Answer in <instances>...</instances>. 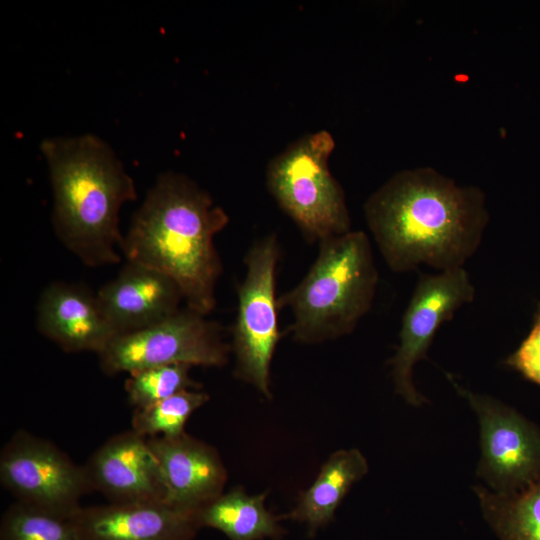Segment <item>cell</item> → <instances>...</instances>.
I'll return each mask as SVG.
<instances>
[{
  "label": "cell",
  "instance_id": "1",
  "mask_svg": "<svg viewBox=\"0 0 540 540\" xmlns=\"http://www.w3.org/2000/svg\"><path fill=\"white\" fill-rule=\"evenodd\" d=\"M363 209L380 254L396 273L422 265L439 272L463 268L489 222L480 188L458 185L430 167L393 174Z\"/></svg>",
  "mask_w": 540,
  "mask_h": 540
},
{
  "label": "cell",
  "instance_id": "2",
  "mask_svg": "<svg viewBox=\"0 0 540 540\" xmlns=\"http://www.w3.org/2000/svg\"><path fill=\"white\" fill-rule=\"evenodd\" d=\"M228 223L227 212L194 180L165 172L133 215L121 253L169 276L186 306L208 315L223 270L214 238Z\"/></svg>",
  "mask_w": 540,
  "mask_h": 540
},
{
  "label": "cell",
  "instance_id": "3",
  "mask_svg": "<svg viewBox=\"0 0 540 540\" xmlns=\"http://www.w3.org/2000/svg\"><path fill=\"white\" fill-rule=\"evenodd\" d=\"M40 150L49 170L58 239L86 266L118 263L124 237L119 212L137 198L122 162L93 134L46 138Z\"/></svg>",
  "mask_w": 540,
  "mask_h": 540
},
{
  "label": "cell",
  "instance_id": "4",
  "mask_svg": "<svg viewBox=\"0 0 540 540\" xmlns=\"http://www.w3.org/2000/svg\"><path fill=\"white\" fill-rule=\"evenodd\" d=\"M303 279L278 297L290 310L288 331L301 344H320L351 334L370 311L378 285L371 242L363 231L320 241Z\"/></svg>",
  "mask_w": 540,
  "mask_h": 540
},
{
  "label": "cell",
  "instance_id": "5",
  "mask_svg": "<svg viewBox=\"0 0 540 540\" xmlns=\"http://www.w3.org/2000/svg\"><path fill=\"white\" fill-rule=\"evenodd\" d=\"M334 149L335 140L327 130L307 133L266 167L268 192L311 242L352 230L344 190L329 168Z\"/></svg>",
  "mask_w": 540,
  "mask_h": 540
},
{
  "label": "cell",
  "instance_id": "6",
  "mask_svg": "<svg viewBox=\"0 0 540 540\" xmlns=\"http://www.w3.org/2000/svg\"><path fill=\"white\" fill-rule=\"evenodd\" d=\"M280 245L275 234L248 249L246 273L237 287V312L231 329L234 376L272 398L271 363L282 333L278 323L276 272Z\"/></svg>",
  "mask_w": 540,
  "mask_h": 540
},
{
  "label": "cell",
  "instance_id": "7",
  "mask_svg": "<svg viewBox=\"0 0 540 540\" xmlns=\"http://www.w3.org/2000/svg\"><path fill=\"white\" fill-rule=\"evenodd\" d=\"M231 345L222 326L187 306L144 329L116 335L98 354L107 375L172 364L223 367Z\"/></svg>",
  "mask_w": 540,
  "mask_h": 540
},
{
  "label": "cell",
  "instance_id": "8",
  "mask_svg": "<svg viewBox=\"0 0 540 540\" xmlns=\"http://www.w3.org/2000/svg\"><path fill=\"white\" fill-rule=\"evenodd\" d=\"M0 482L16 501L71 517L91 491L84 466L49 440L18 430L0 453Z\"/></svg>",
  "mask_w": 540,
  "mask_h": 540
},
{
  "label": "cell",
  "instance_id": "9",
  "mask_svg": "<svg viewBox=\"0 0 540 540\" xmlns=\"http://www.w3.org/2000/svg\"><path fill=\"white\" fill-rule=\"evenodd\" d=\"M456 391L477 415L481 457L477 475L496 493L508 494L540 480V429L513 407L460 386Z\"/></svg>",
  "mask_w": 540,
  "mask_h": 540
},
{
  "label": "cell",
  "instance_id": "10",
  "mask_svg": "<svg viewBox=\"0 0 540 540\" xmlns=\"http://www.w3.org/2000/svg\"><path fill=\"white\" fill-rule=\"evenodd\" d=\"M475 298V287L463 268L422 274L404 311L399 343L390 360L395 391L408 404L428 402L414 385L415 365L426 358L442 324Z\"/></svg>",
  "mask_w": 540,
  "mask_h": 540
},
{
  "label": "cell",
  "instance_id": "11",
  "mask_svg": "<svg viewBox=\"0 0 540 540\" xmlns=\"http://www.w3.org/2000/svg\"><path fill=\"white\" fill-rule=\"evenodd\" d=\"M91 490L111 503L164 501L165 486L147 438L133 429L102 443L84 465Z\"/></svg>",
  "mask_w": 540,
  "mask_h": 540
},
{
  "label": "cell",
  "instance_id": "12",
  "mask_svg": "<svg viewBox=\"0 0 540 540\" xmlns=\"http://www.w3.org/2000/svg\"><path fill=\"white\" fill-rule=\"evenodd\" d=\"M147 441L160 468L166 503L197 512L223 493L228 474L213 446L186 432Z\"/></svg>",
  "mask_w": 540,
  "mask_h": 540
},
{
  "label": "cell",
  "instance_id": "13",
  "mask_svg": "<svg viewBox=\"0 0 540 540\" xmlns=\"http://www.w3.org/2000/svg\"><path fill=\"white\" fill-rule=\"evenodd\" d=\"M197 512L164 501L81 506L71 519L85 540H193Z\"/></svg>",
  "mask_w": 540,
  "mask_h": 540
},
{
  "label": "cell",
  "instance_id": "14",
  "mask_svg": "<svg viewBox=\"0 0 540 540\" xmlns=\"http://www.w3.org/2000/svg\"><path fill=\"white\" fill-rule=\"evenodd\" d=\"M116 335L149 327L178 311L184 301L173 279L149 266L126 261L96 293Z\"/></svg>",
  "mask_w": 540,
  "mask_h": 540
},
{
  "label": "cell",
  "instance_id": "15",
  "mask_svg": "<svg viewBox=\"0 0 540 540\" xmlns=\"http://www.w3.org/2000/svg\"><path fill=\"white\" fill-rule=\"evenodd\" d=\"M37 330L67 353L102 352L116 336L97 294L79 284L52 282L36 308Z\"/></svg>",
  "mask_w": 540,
  "mask_h": 540
},
{
  "label": "cell",
  "instance_id": "16",
  "mask_svg": "<svg viewBox=\"0 0 540 540\" xmlns=\"http://www.w3.org/2000/svg\"><path fill=\"white\" fill-rule=\"evenodd\" d=\"M369 470L364 454L357 448L340 449L323 463L312 484L299 495L295 507L280 516L305 525L308 537L330 524L351 487Z\"/></svg>",
  "mask_w": 540,
  "mask_h": 540
},
{
  "label": "cell",
  "instance_id": "17",
  "mask_svg": "<svg viewBox=\"0 0 540 540\" xmlns=\"http://www.w3.org/2000/svg\"><path fill=\"white\" fill-rule=\"evenodd\" d=\"M267 493L251 495L234 487L201 507L197 520L201 528L220 531L229 540H280L286 533L281 517L265 506Z\"/></svg>",
  "mask_w": 540,
  "mask_h": 540
},
{
  "label": "cell",
  "instance_id": "18",
  "mask_svg": "<svg viewBox=\"0 0 540 540\" xmlns=\"http://www.w3.org/2000/svg\"><path fill=\"white\" fill-rule=\"evenodd\" d=\"M473 490L486 522L500 540H540V480L508 494L482 485Z\"/></svg>",
  "mask_w": 540,
  "mask_h": 540
},
{
  "label": "cell",
  "instance_id": "19",
  "mask_svg": "<svg viewBox=\"0 0 540 540\" xmlns=\"http://www.w3.org/2000/svg\"><path fill=\"white\" fill-rule=\"evenodd\" d=\"M209 400V394L200 389L180 391L150 406L134 409L131 429L146 438L180 436L185 433L191 415Z\"/></svg>",
  "mask_w": 540,
  "mask_h": 540
},
{
  "label": "cell",
  "instance_id": "20",
  "mask_svg": "<svg viewBox=\"0 0 540 540\" xmlns=\"http://www.w3.org/2000/svg\"><path fill=\"white\" fill-rule=\"evenodd\" d=\"M0 540H85L71 517L14 502L0 521Z\"/></svg>",
  "mask_w": 540,
  "mask_h": 540
},
{
  "label": "cell",
  "instance_id": "21",
  "mask_svg": "<svg viewBox=\"0 0 540 540\" xmlns=\"http://www.w3.org/2000/svg\"><path fill=\"white\" fill-rule=\"evenodd\" d=\"M192 366L172 364L151 367L128 374L125 391L134 409L144 408L162 401L180 391L200 389L190 377Z\"/></svg>",
  "mask_w": 540,
  "mask_h": 540
},
{
  "label": "cell",
  "instance_id": "22",
  "mask_svg": "<svg viewBox=\"0 0 540 540\" xmlns=\"http://www.w3.org/2000/svg\"><path fill=\"white\" fill-rule=\"evenodd\" d=\"M504 363L509 368L519 372L528 381L540 386V301L531 330Z\"/></svg>",
  "mask_w": 540,
  "mask_h": 540
}]
</instances>
